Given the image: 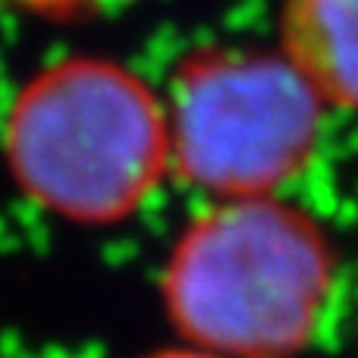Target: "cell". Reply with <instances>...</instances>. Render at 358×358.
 Segmentation results:
<instances>
[{
	"mask_svg": "<svg viewBox=\"0 0 358 358\" xmlns=\"http://www.w3.org/2000/svg\"><path fill=\"white\" fill-rule=\"evenodd\" d=\"M334 292L321 227L283 201L227 198L198 214L164 267V305L189 346L227 358H292Z\"/></svg>",
	"mask_w": 358,
	"mask_h": 358,
	"instance_id": "6da1fadb",
	"label": "cell"
},
{
	"mask_svg": "<svg viewBox=\"0 0 358 358\" xmlns=\"http://www.w3.org/2000/svg\"><path fill=\"white\" fill-rule=\"evenodd\" d=\"M3 155L16 185L44 210L88 227L120 223L170 170L167 107L132 69L69 57L16 94Z\"/></svg>",
	"mask_w": 358,
	"mask_h": 358,
	"instance_id": "7a4b0ae2",
	"label": "cell"
},
{
	"mask_svg": "<svg viewBox=\"0 0 358 358\" xmlns=\"http://www.w3.org/2000/svg\"><path fill=\"white\" fill-rule=\"evenodd\" d=\"M280 35L324 104L358 110V0H286Z\"/></svg>",
	"mask_w": 358,
	"mask_h": 358,
	"instance_id": "277c9868",
	"label": "cell"
},
{
	"mask_svg": "<svg viewBox=\"0 0 358 358\" xmlns=\"http://www.w3.org/2000/svg\"><path fill=\"white\" fill-rule=\"evenodd\" d=\"M6 6L25 10L31 16H44V19H73L85 10H94L101 0H0Z\"/></svg>",
	"mask_w": 358,
	"mask_h": 358,
	"instance_id": "5b68a950",
	"label": "cell"
},
{
	"mask_svg": "<svg viewBox=\"0 0 358 358\" xmlns=\"http://www.w3.org/2000/svg\"><path fill=\"white\" fill-rule=\"evenodd\" d=\"M145 358H227V355H217V352L195 349V346H182V349H161V352L145 355Z\"/></svg>",
	"mask_w": 358,
	"mask_h": 358,
	"instance_id": "8992f818",
	"label": "cell"
},
{
	"mask_svg": "<svg viewBox=\"0 0 358 358\" xmlns=\"http://www.w3.org/2000/svg\"><path fill=\"white\" fill-rule=\"evenodd\" d=\"M321 110L283 54L198 50L170 85V167L220 201L267 198L311 161Z\"/></svg>",
	"mask_w": 358,
	"mask_h": 358,
	"instance_id": "3957f363",
	"label": "cell"
}]
</instances>
